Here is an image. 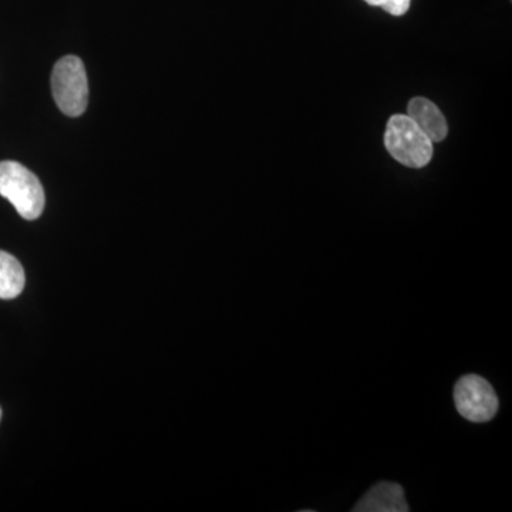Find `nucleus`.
I'll return each mask as SVG.
<instances>
[{
  "instance_id": "nucleus-6",
  "label": "nucleus",
  "mask_w": 512,
  "mask_h": 512,
  "mask_svg": "<svg viewBox=\"0 0 512 512\" xmlns=\"http://www.w3.org/2000/svg\"><path fill=\"white\" fill-rule=\"evenodd\" d=\"M407 116L416 126L429 137L431 143H440L447 137L448 124L446 117L433 101L416 97L407 107Z\"/></svg>"
},
{
  "instance_id": "nucleus-3",
  "label": "nucleus",
  "mask_w": 512,
  "mask_h": 512,
  "mask_svg": "<svg viewBox=\"0 0 512 512\" xmlns=\"http://www.w3.org/2000/svg\"><path fill=\"white\" fill-rule=\"evenodd\" d=\"M53 97L66 116H82L89 103V82L82 60L77 56L62 57L52 73Z\"/></svg>"
},
{
  "instance_id": "nucleus-7",
  "label": "nucleus",
  "mask_w": 512,
  "mask_h": 512,
  "mask_svg": "<svg viewBox=\"0 0 512 512\" xmlns=\"http://www.w3.org/2000/svg\"><path fill=\"white\" fill-rule=\"evenodd\" d=\"M26 276L23 266L15 256L0 251V299L18 298L25 288Z\"/></svg>"
},
{
  "instance_id": "nucleus-2",
  "label": "nucleus",
  "mask_w": 512,
  "mask_h": 512,
  "mask_svg": "<svg viewBox=\"0 0 512 512\" xmlns=\"http://www.w3.org/2000/svg\"><path fill=\"white\" fill-rule=\"evenodd\" d=\"M384 146L390 156L410 168H423L433 158V143L409 116L390 117L384 133Z\"/></svg>"
},
{
  "instance_id": "nucleus-8",
  "label": "nucleus",
  "mask_w": 512,
  "mask_h": 512,
  "mask_svg": "<svg viewBox=\"0 0 512 512\" xmlns=\"http://www.w3.org/2000/svg\"><path fill=\"white\" fill-rule=\"evenodd\" d=\"M365 2L367 5L382 8L393 16L406 15L412 5V0H365Z\"/></svg>"
},
{
  "instance_id": "nucleus-4",
  "label": "nucleus",
  "mask_w": 512,
  "mask_h": 512,
  "mask_svg": "<svg viewBox=\"0 0 512 512\" xmlns=\"http://www.w3.org/2000/svg\"><path fill=\"white\" fill-rule=\"evenodd\" d=\"M457 412L473 423H487L498 412V397L493 386L477 375L461 377L454 389Z\"/></svg>"
},
{
  "instance_id": "nucleus-1",
  "label": "nucleus",
  "mask_w": 512,
  "mask_h": 512,
  "mask_svg": "<svg viewBox=\"0 0 512 512\" xmlns=\"http://www.w3.org/2000/svg\"><path fill=\"white\" fill-rule=\"evenodd\" d=\"M0 195L25 220H37L45 210L46 197L42 183L18 161H0Z\"/></svg>"
},
{
  "instance_id": "nucleus-5",
  "label": "nucleus",
  "mask_w": 512,
  "mask_h": 512,
  "mask_svg": "<svg viewBox=\"0 0 512 512\" xmlns=\"http://www.w3.org/2000/svg\"><path fill=\"white\" fill-rule=\"evenodd\" d=\"M409 505L402 485L380 483L370 488L365 497L352 508L353 512H407Z\"/></svg>"
},
{
  "instance_id": "nucleus-9",
  "label": "nucleus",
  "mask_w": 512,
  "mask_h": 512,
  "mask_svg": "<svg viewBox=\"0 0 512 512\" xmlns=\"http://www.w3.org/2000/svg\"><path fill=\"white\" fill-rule=\"evenodd\" d=\"M0 420H2V409H0Z\"/></svg>"
}]
</instances>
